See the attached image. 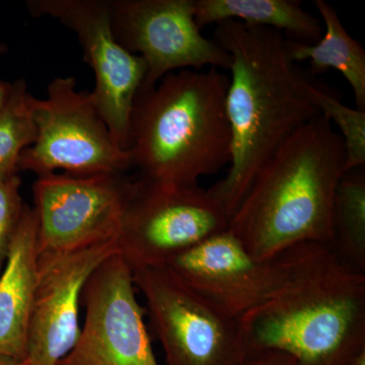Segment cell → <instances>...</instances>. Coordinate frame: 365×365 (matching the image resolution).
<instances>
[{
	"label": "cell",
	"instance_id": "obj_14",
	"mask_svg": "<svg viewBox=\"0 0 365 365\" xmlns=\"http://www.w3.org/2000/svg\"><path fill=\"white\" fill-rule=\"evenodd\" d=\"M37 215L25 205L0 274V355L25 361L37 281Z\"/></svg>",
	"mask_w": 365,
	"mask_h": 365
},
{
	"label": "cell",
	"instance_id": "obj_5",
	"mask_svg": "<svg viewBox=\"0 0 365 365\" xmlns=\"http://www.w3.org/2000/svg\"><path fill=\"white\" fill-rule=\"evenodd\" d=\"M36 139L19 158V170L38 177L63 170L72 176L124 174L128 151L120 148L90 91H78L73 78H56L44 100L28 98Z\"/></svg>",
	"mask_w": 365,
	"mask_h": 365
},
{
	"label": "cell",
	"instance_id": "obj_13",
	"mask_svg": "<svg viewBox=\"0 0 365 365\" xmlns=\"http://www.w3.org/2000/svg\"><path fill=\"white\" fill-rule=\"evenodd\" d=\"M116 253L119 247L113 240L68 253L38 256L26 364L57 365L71 351L81 333L83 288L98 266Z\"/></svg>",
	"mask_w": 365,
	"mask_h": 365
},
{
	"label": "cell",
	"instance_id": "obj_16",
	"mask_svg": "<svg viewBox=\"0 0 365 365\" xmlns=\"http://www.w3.org/2000/svg\"><path fill=\"white\" fill-rule=\"evenodd\" d=\"M314 6L321 14L324 33L314 44H304L287 39L288 56L292 62H309L314 74L335 69L351 86L355 104L365 110V51L356 40L348 34L337 11L324 0H316Z\"/></svg>",
	"mask_w": 365,
	"mask_h": 365
},
{
	"label": "cell",
	"instance_id": "obj_21",
	"mask_svg": "<svg viewBox=\"0 0 365 365\" xmlns=\"http://www.w3.org/2000/svg\"><path fill=\"white\" fill-rule=\"evenodd\" d=\"M244 365H297L290 355L278 351H262L249 355Z\"/></svg>",
	"mask_w": 365,
	"mask_h": 365
},
{
	"label": "cell",
	"instance_id": "obj_2",
	"mask_svg": "<svg viewBox=\"0 0 365 365\" xmlns=\"http://www.w3.org/2000/svg\"><path fill=\"white\" fill-rule=\"evenodd\" d=\"M237 323L248 356L278 351L297 365H350L365 351V273L331 245H299L282 284Z\"/></svg>",
	"mask_w": 365,
	"mask_h": 365
},
{
	"label": "cell",
	"instance_id": "obj_18",
	"mask_svg": "<svg viewBox=\"0 0 365 365\" xmlns=\"http://www.w3.org/2000/svg\"><path fill=\"white\" fill-rule=\"evenodd\" d=\"M11 86V97L0 114V178L19 175V158L36 139L26 81L18 79Z\"/></svg>",
	"mask_w": 365,
	"mask_h": 365
},
{
	"label": "cell",
	"instance_id": "obj_25",
	"mask_svg": "<svg viewBox=\"0 0 365 365\" xmlns=\"http://www.w3.org/2000/svg\"><path fill=\"white\" fill-rule=\"evenodd\" d=\"M7 50V47L4 44H0V55L4 54Z\"/></svg>",
	"mask_w": 365,
	"mask_h": 365
},
{
	"label": "cell",
	"instance_id": "obj_1",
	"mask_svg": "<svg viewBox=\"0 0 365 365\" xmlns=\"http://www.w3.org/2000/svg\"><path fill=\"white\" fill-rule=\"evenodd\" d=\"M212 40L230 56L227 114L232 133L227 176L208 189L230 220L259 170L300 127L319 116L309 79L292 61L284 34L227 21Z\"/></svg>",
	"mask_w": 365,
	"mask_h": 365
},
{
	"label": "cell",
	"instance_id": "obj_9",
	"mask_svg": "<svg viewBox=\"0 0 365 365\" xmlns=\"http://www.w3.org/2000/svg\"><path fill=\"white\" fill-rule=\"evenodd\" d=\"M113 36L146 64L141 88L182 69H230V56L201 33L193 0H110Z\"/></svg>",
	"mask_w": 365,
	"mask_h": 365
},
{
	"label": "cell",
	"instance_id": "obj_10",
	"mask_svg": "<svg viewBox=\"0 0 365 365\" xmlns=\"http://www.w3.org/2000/svg\"><path fill=\"white\" fill-rule=\"evenodd\" d=\"M36 18L51 16L78 35L83 58L95 72L91 91L98 113L118 145L128 150L129 121L146 64L118 44L113 36L110 0H29Z\"/></svg>",
	"mask_w": 365,
	"mask_h": 365
},
{
	"label": "cell",
	"instance_id": "obj_11",
	"mask_svg": "<svg viewBox=\"0 0 365 365\" xmlns=\"http://www.w3.org/2000/svg\"><path fill=\"white\" fill-rule=\"evenodd\" d=\"M135 288L120 252L103 262L83 288L78 339L57 365H158Z\"/></svg>",
	"mask_w": 365,
	"mask_h": 365
},
{
	"label": "cell",
	"instance_id": "obj_7",
	"mask_svg": "<svg viewBox=\"0 0 365 365\" xmlns=\"http://www.w3.org/2000/svg\"><path fill=\"white\" fill-rule=\"evenodd\" d=\"M134 284L168 365H244L239 323L216 309L167 267H138Z\"/></svg>",
	"mask_w": 365,
	"mask_h": 365
},
{
	"label": "cell",
	"instance_id": "obj_4",
	"mask_svg": "<svg viewBox=\"0 0 365 365\" xmlns=\"http://www.w3.org/2000/svg\"><path fill=\"white\" fill-rule=\"evenodd\" d=\"M230 78L216 68L182 69L140 88L129 121L132 168L148 181L197 186L230 165Z\"/></svg>",
	"mask_w": 365,
	"mask_h": 365
},
{
	"label": "cell",
	"instance_id": "obj_24",
	"mask_svg": "<svg viewBox=\"0 0 365 365\" xmlns=\"http://www.w3.org/2000/svg\"><path fill=\"white\" fill-rule=\"evenodd\" d=\"M350 365H365V351L362 352Z\"/></svg>",
	"mask_w": 365,
	"mask_h": 365
},
{
	"label": "cell",
	"instance_id": "obj_6",
	"mask_svg": "<svg viewBox=\"0 0 365 365\" xmlns=\"http://www.w3.org/2000/svg\"><path fill=\"white\" fill-rule=\"evenodd\" d=\"M228 216L208 190L173 186L139 177L118 235L132 269L163 267L175 257L227 230Z\"/></svg>",
	"mask_w": 365,
	"mask_h": 365
},
{
	"label": "cell",
	"instance_id": "obj_12",
	"mask_svg": "<svg viewBox=\"0 0 365 365\" xmlns=\"http://www.w3.org/2000/svg\"><path fill=\"white\" fill-rule=\"evenodd\" d=\"M216 309L239 321L282 284L289 250L272 260H258L228 230L175 257L163 266Z\"/></svg>",
	"mask_w": 365,
	"mask_h": 365
},
{
	"label": "cell",
	"instance_id": "obj_20",
	"mask_svg": "<svg viewBox=\"0 0 365 365\" xmlns=\"http://www.w3.org/2000/svg\"><path fill=\"white\" fill-rule=\"evenodd\" d=\"M19 175L0 178V274L26 204L21 196Z\"/></svg>",
	"mask_w": 365,
	"mask_h": 365
},
{
	"label": "cell",
	"instance_id": "obj_3",
	"mask_svg": "<svg viewBox=\"0 0 365 365\" xmlns=\"http://www.w3.org/2000/svg\"><path fill=\"white\" fill-rule=\"evenodd\" d=\"M345 148L319 115L284 141L255 177L227 230L258 260L307 244H332L336 189Z\"/></svg>",
	"mask_w": 365,
	"mask_h": 365
},
{
	"label": "cell",
	"instance_id": "obj_22",
	"mask_svg": "<svg viewBox=\"0 0 365 365\" xmlns=\"http://www.w3.org/2000/svg\"><path fill=\"white\" fill-rule=\"evenodd\" d=\"M11 88H13L11 83H6V81L0 79V114L4 111L7 102H9V97H11Z\"/></svg>",
	"mask_w": 365,
	"mask_h": 365
},
{
	"label": "cell",
	"instance_id": "obj_23",
	"mask_svg": "<svg viewBox=\"0 0 365 365\" xmlns=\"http://www.w3.org/2000/svg\"><path fill=\"white\" fill-rule=\"evenodd\" d=\"M0 365H29L26 361L0 355Z\"/></svg>",
	"mask_w": 365,
	"mask_h": 365
},
{
	"label": "cell",
	"instance_id": "obj_17",
	"mask_svg": "<svg viewBox=\"0 0 365 365\" xmlns=\"http://www.w3.org/2000/svg\"><path fill=\"white\" fill-rule=\"evenodd\" d=\"M331 246L348 265L365 273V174L361 168L346 172L338 182Z\"/></svg>",
	"mask_w": 365,
	"mask_h": 365
},
{
	"label": "cell",
	"instance_id": "obj_15",
	"mask_svg": "<svg viewBox=\"0 0 365 365\" xmlns=\"http://www.w3.org/2000/svg\"><path fill=\"white\" fill-rule=\"evenodd\" d=\"M199 28L227 21L274 29L287 39L314 44L321 39V20L304 11L297 0H193Z\"/></svg>",
	"mask_w": 365,
	"mask_h": 365
},
{
	"label": "cell",
	"instance_id": "obj_8",
	"mask_svg": "<svg viewBox=\"0 0 365 365\" xmlns=\"http://www.w3.org/2000/svg\"><path fill=\"white\" fill-rule=\"evenodd\" d=\"M133 182L124 174L38 177L33 185L38 256L117 240Z\"/></svg>",
	"mask_w": 365,
	"mask_h": 365
},
{
	"label": "cell",
	"instance_id": "obj_19",
	"mask_svg": "<svg viewBox=\"0 0 365 365\" xmlns=\"http://www.w3.org/2000/svg\"><path fill=\"white\" fill-rule=\"evenodd\" d=\"M307 95L319 115L339 127L345 148V173L365 165V110L343 104L335 93H328L309 81Z\"/></svg>",
	"mask_w": 365,
	"mask_h": 365
}]
</instances>
